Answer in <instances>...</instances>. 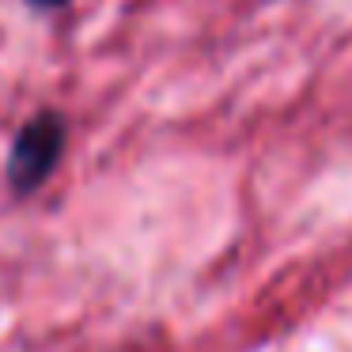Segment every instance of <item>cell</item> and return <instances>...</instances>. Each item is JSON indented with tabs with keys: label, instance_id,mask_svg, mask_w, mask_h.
Here are the masks:
<instances>
[{
	"label": "cell",
	"instance_id": "6da1fadb",
	"mask_svg": "<svg viewBox=\"0 0 352 352\" xmlns=\"http://www.w3.org/2000/svg\"><path fill=\"white\" fill-rule=\"evenodd\" d=\"M65 152V118L61 114H38L19 129L8 155V178L19 193L38 190L50 178L54 163Z\"/></svg>",
	"mask_w": 352,
	"mask_h": 352
},
{
	"label": "cell",
	"instance_id": "7a4b0ae2",
	"mask_svg": "<svg viewBox=\"0 0 352 352\" xmlns=\"http://www.w3.org/2000/svg\"><path fill=\"white\" fill-rule=\"evenodd\" d=\"M31 4H38V8H61V4H69V0H31Z\"/></svg>",
	"mask_w": 352,
	"mask_h": 352
}]
</instances>
